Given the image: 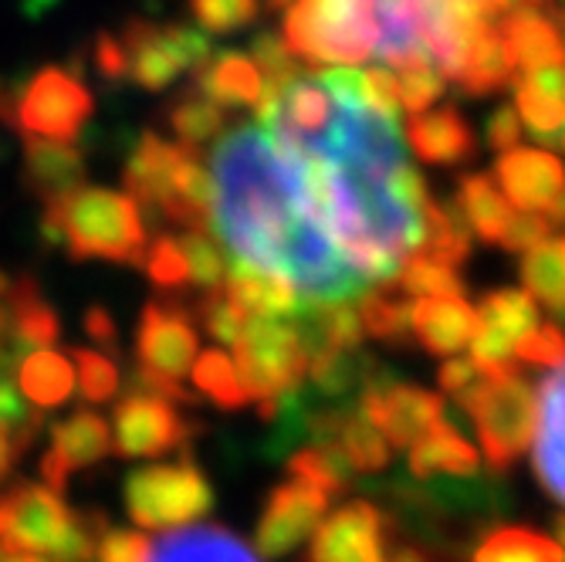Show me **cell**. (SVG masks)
<instances>
[{
    "label": "cell",
    "mask_w": 565,
    "mask_h": 562,
    "mask_svg": "<svg viewBox=\"0 0 565 562\" xmlns=\"http://www.w3.org/2000/svg\"><path fill=\"white\" fill-rule=\"evenodd\" d=\"M262 126L298 157L316 211L349 268L373 282H393L424 241L420 173L409 167L396 119L349 106L319 78H291L265 88Z\"/></svg>",
    "instance_id": "cell-1"
},
{
    "label": "cell",
    "mask_w": 565,
    "mask_h": 562,
    "mask_svg": "<svg viewBox=\"0 0 565 562\" xmlns=\"http://www.w3.org/2000/svg\"><path fill=\"white\" fill-rule=\"evenodd\" d=\"M211 221L237 265L285 278L308 301H339L370 285L326 231L305 170L265 126H237L211 152Z\"/></svg>",
    "instance_id": "cell-2"
},
{
    "label": "cell",
    "mask_w": 565,
    "mask_h": 562,
    "mask_svg": "<svg viewBox=\"0 0 565 562\" xmlns=\"http://www.w3.org/2000/svg\"><path fill=\"white\" fill-rule=\"evenodd\" d=\"M41 227L47 241L62 244L75 262L142 265L146 224L129 193L75 187L44 203Z\"/></svg>",
    "instance_id": "cell-3"
},
{
    "label": "cell",
    "mask_w": 565,
    "mask_h": 562,
    "mask_svg": "<svg viewBox=\"0 0 565 562\" xmlns=\"http://www.w3.org/2000/svg\"><path fill=\"white\" fill-rule=\"evenodd\" d=\"M122 180L146 211H157L186 231H211V177L190 146L142 132Z\"/></svg>",
    "instance_id": "cell-4"
},
{
    "label": "cell",
    "mask_w": 565,
    "mask_h": 562,
    "mask_svg": "<svg viewBox=\"0 0 565 562\" xmlns=\"http://www.w3.org/2000/svg\"><path fill=\"white\" fill-rule=\"evenodd\" d=\"M285 44L308 65L355 68L376 51L373 0H298L285 14Z\"/></svg>",
    "instance_id": "cell-5"
},
{
    "label": "cell",
    "mask_w": 565,
    "mask_h": 562,
    "mask_svg": "<svg viewBox=\"0 0 565 562\" xmlns=\"http://www.w3.org/2000/svg\"><path fill=\"white\" fill-rule=\"evenodd\" d=\"M196 329L193 312L177 298L146 301L139 332H136V363L139 383L152 393H163L177 403H190L193 393L183 386L196 363Z\"/></svg>",
    "instance_id": "cell-6"
},
{
    "label": "cell",
    "mask_w": 565,
    "mask_h": 562,
    "mask_svg": "<svg viewBox=\"0 0 565 562\" xmlns=\"http://www.w3.org/2000/svg\"><path fill=\"white\" fill-rule=\"evenodd\" d=\"M465 414L478 427L491 471H508L535 441L539 400L532 383L519 377V370L484 377Z\"/></svg>",
    "instance_id": "cell-7"
},
{
    "label": "cell",
    "mask_w": 565,
    "mask_h": 562,
    "mask_svg": "<svg viewBox=\"0 0 565 562\" xmlns=\"http://www.w3.org/2000/svg\"><path fill=\"white\" fill-rule=\"evenodd\" d=\"M211 508V481L203 478V471L190 457L173 465H146L126 478V512L142 532H163L200 522Z\"/></svg>",
    "instance_id": "cell-8"
},
{
    "label": "cell",
    "mask_w": 565,
    "mask_h": 562,
    "mask_svg": "<svg viewBox=\"0 0 565 562\" xmlns=\"http://www.w3.org/2000/svg\"><path fill=\"white\" fill-rule=\"evenodd\" d=\"M237 380L247 400H275L301 386L308 373V356L298 332L275 319H247L241 339L234 342Z\"/></svg>",
    "instance_id": "cell-9"
},
{
    "label": "cell",
    "mask_w": 565,
    "mask_h": 562,
    "mask_svg": "<svg viewBox=\"0 0 565 562\" xmlns=\"http://www.w3.org/2000/svg\"><path fill=\"white\" fill-rule=\"evenodd\" d=\"M126 51L129 78L149 92L170 88L180 75L200 72L211 62V41L203 31L183 24H149L129 21L119 34Z\"/></svg>",
    "instance_id": "cell-10"
},
{
    "label": "cell",
    "mask_w": 565,
    "mask_h": 562,
    "mask_svg": "<svg viewBox=\"0 0 565 562\" xmlns=\"http://www.w3.org/2000/svg\"><path fill=\"white\" fill-rule=\"evenodd\" d=\"M92 106V92L75 72L47 65L21 88L11 109V123L24 139L72 142L88 123Z\"/></svg>",
    "instance_id": "cell-11"
},
{
    "label": "cell",
    "mask_w": 565,
    "mask_h": 562,
    "mask_svg": "<svg viewBox=\"0 0 565 562\" xmlns=\"http://www.w3.org/2000/svg\"><path fill=\"white\" fill-rule=\"evenodd\" d=\"M193 427L177 411V400L136 390L126 400H119L113 414V447L122 457H160L190 441Z\"/></svg>",
    "instance_id": "cell-12"
},
{
    "label": "cell",
    "mask_w": 565,
    "mask_h": 562,
    "mask_svg": "<svg viewBox=\"0 0 565 562\" xmlns=\"http://www.w3.org/2000/svg\"><path fill=\"white\" fill-rule=\"evenodd\" d=\"M329 501L332 498L326 491L305 485L298 478L278 485L262 508L258 526H254V545H258V552L268 559L295 552L322 526V519L329 512Z\"/></svg>",
    "instance_id": "cell-13"
},
{
    "label": "cell",
    "mask_w": 565,
    "mask_h": 562,
    "mask_svg": "<svg viewBox=\"0 0 565 562\" xmlns=\"http://www.w3.org/2000/svg\"><path fill=\"white\" fill-rule=\"evenodd\" d=\"M359 406H363L366 417L373 421V427L383 434L390 447H414L447 414V406L437 393L409 386V383L370 386L359 396Z\"/></svg>",
    "instance_id": "cell-14"
},
{
    "label": "cell",
    "mask_w": 565,
    "mask_h": 562,
    "mask_svg": "<svg viewBox=\"0 0 565 562\" xmlns=\"http://www.w3.org/2000/svg\"><path fill=\"white\" fill-rule=\"evenodd\" d=\"M390 519L373 501H352L316 529L308 562H383Z\"/></svg>",
    "instance_id": "cell-15"
},
{
    "label": "cell",
    "mask_w": 565,
    "mask_h": 562,
    "mask_svg": "<svg viewBox=\"0 0 565 562\" xmlns=\"http://www.w3.org/2000/svg\"><path fill=\"white\" fill-rule=\"evenodd\" d=\"M113 454V427L95 411H75L51 431V447L41 462V478L47 488L65 491L72 471L92 468Z\"/></svg>",
    "instance_id": "cell-16"
},
{
    "label": "cell",
    "mask_w": 565,
    "mask_h": 562,
    "mask_svg": "<svg viewBox=\"0 0 565 562\" xmlns=\"http://www.w3.org/2000/svg\"><path fill=\"white\" fill-rule=\"evenodd\" d=\"M139 562H262V555L224 526L190 522L163 532H146Z\"/></svg>",
    "instance_id": "cell-17"
},
{
    "label": "cell",
    "mask_w": 565,
    "mask_h": 562,
    "mask_svg": "<svg viewBox=\"0 0 565 562\" xmlns=\"http://www.w3.org/2000/svg\"><path fill=\"white\" fill-rule=\"evenodd\" d=\"M498 180L504 187V200L522 211H545L565 190V167L548 149H508L498 160Z\"/></svg>",
    "instance_id": "cell-18"
},
{
    "label": "cell",
    "mask_w": 565,
    "mask_h": 562,
    "mask_svg": "<svg viewBox=\"0 0 565 562\" xmlns=\"http://www.w3.org/2000/svg\"><path fill=\"white\" fill-rule=\"evenodd\" d=\"M532 462L545 491L565 505V363L542 380Z\"/></svg>",
    "instance_id": "cell-19"
},
{
    "label": "cell",
    "mask_w": 565,
    "mask_h": 562,
    "mask_svg": "<svg viewBox=\"0 0 565 562\" xmlns=\"http://www.w3.org/2000/svg\"><path fill=\"white\" fill-rule=\"evenodd\" d=\"M515 85V113L542 139L565 152V65L525 72Z\"/></svg>",
    "instance_id": "cell-20"
},
{
    "label": "cell",
    "mask_w": 565,
    "mask_h": 562,
    "mask_svg": "<svg viewBox=\"0 0 565 562\" xmlns=\"http://www.w3.org/2000/svg\"><path fill=\"white\" fill-rule=\"evenodd\" d=\"M498 31L508 41L519 68L539 72V68L565 65V38L555 28V21L545 18L539 0H525V4H519L508 18H501Z\"/></svg>",
    "instance_id": "cell-21"
},
{
    "label": "cell",
    "mask_w": 565,
    "mask_h": 562,
    "mask_svg": "<svg viewBox=\"0 0 565 562\" xmlns=\"http://www.w3.org/2000/svg\"><path fill=\"white\" fill-rule=\"evenodd\" d=\"M409 329L434 356H457L478 332V309L465 298H420L409 309Z\"/></svg>",
    "instance_id": "cell-22"
},
{
    "label": "cell",
    "mask_w": 565,
    "mask_h": 562,
    "mask_svg": "<svg viewBox=\"0 0 565 562\" xmlns=\"http://www.w3.org/2000/svg\"><path fill=\"white\" fill-rule=\"evenodd\" d=\"M224 295L237 305V309L247 316V319H298L305 301L301 295L278 275L271 272H258V268H247V265H237L224 275Z\"/></svg>",
    "instance_id": "cell-23"
},
{
    "label": "cell",
    "mask_w": 565,
    "mask_h": 562,
    "mask_svg": "<svg viewBox=\"0 0 565 562\" xmlns=\"http://www.w3.org/2000/svg\"><path fill=\"white\" fill-rule=\"evenodd\" d=\"M406 139L424 163L434 167H454L475 157V132L457 109H427L409 116Z\"/></svg>",
    "instance_id": "cell-24"
},
{
    "label": "cell",
    "mask_w": 565,
    "mask_h": 562,
    "mask_svg": "<svg viewBox=\"0 0 565 562\" xmlns=\"http://www.w3.org/2000/svg\"><path fill=\"white\" fill-rule=\"evenodd\" d=\"M11 332H8V309L4 298H0V481L11 475V468L18 465V457L24 454V447L34 441L38 431V411L31 414L28 406L18 400L8 373H11Z\"/></svg>",
    "instance_id": "cell-25"
},
{
    "label": "cell",
    "mask_w": 565,
    "mask_h": 562,
    "mask_svg": "<svg viewBox=\"0 0 565 562\" xmlns=\"http://www.w3.org/2000/svg\"><path fill=\"white\" fill-rule=\"evenodd\" d=\"M409 475L414 478H434V475H447V478H478L481 475V457L478 450L468 444V437L460 434L457 421H450L444 414V421L409 447Z\"/></svg>",
    "instance_id": "cell-26"
},
{
    "label": "cell",
    "mask_w": 565,
    "mask_h": 562,
    "mask_svg": "<svg viewBox=\"0 0 565 562\" xmlns=\"http://www.w3.org/2000/svg\"><path fill=\"white\" fill-rule=\"evenodd\" d=\"M193 88L217 102L221 109H247L262 102L265 78L247 55L224 51V55H211V62L193 75Z\"/></svg>",
    "instance_id": "cell-27"
},
{
    "label": "cell",
    "mask_w": 565,
    "mask_h": 562,
    "mask_svg": "<svg viewBox=\"0 0 565 562\" xmlns=\"http://www.w3.org/2000/svg\"><path fill=\"white\" fill-rule=\"evenodd\" d=\"M82 177H85V157L72 142L24 139V183L44 203L82 187Z\"/></svg>",
    "instance_id": "cell-28"
},
{
    "label": "cell",
    "mask_w": 565,
    "mask_h": 562,
    "mask_svg": "<svg viewBox=\"0 0 565 562\" xmlns=\"http://www.w3.org/2000/svg\"><path fill=\"white\" fill-rule=\"evenodd\" d=\"M515 72H519V62H515V55H511L508 41L501 38V31L494 24H488L471 41L454 82L468 95H488V92H498V88L515 82Z\"/></svg>",
    "instance_id": "cell-29"
},
{
    "label": "cell",
    "mask_w": 565,
    "mask_h": 562,
    "mask_svg": "<svg viewBox=\"0 0 565 562\" xmlns=\"http://www.w3.org/2000/svg\"><path fill=\"white\" fill-rule=\"evenodd\" d=\"M18 390L21 396L34 406L38 414L55 411L58 403H65L75 390V373L65 356L55 349H31L21 356V363L14 367Z\"/></svg>",
    "instance_id": "cell-30"
},
{
    "label": "cell",
    "mask_w": 565,
    "mask_h": 562,
    "mask_svg": "<svg viewBox=\"0 0 565 562\" xmlns=\"http://www.w3.org/2000/svg\"><path fill=\"white\" fill-rule=\"evenodd\" d=\"M430 258L457 268L471 258V227L468 218L460 214L457 200H424V241L420 247Z\"/></svg>",
    "instance_id": "cell-31"
},
{
    "label": "cell",
    "mask_w": 565,
    "mask_h": 562,
    "mask_svg": "<svg viewBox=\"0 0 565 562\" xmlns=\"http://www.w3.org/2000/svg\"><path fill=\"white\" fill-rule=\"evenodd\" d=\"M457 208H460V214L468 218V227L481 241H494V244L501 241L511 218H515V214H511V203L504 200V193L484 173H471V177L460 180Z\"/></svg>",
    "instance_id": "cell-32"
},
{
    "label": "cell",
    "mask_w": 565,
    "mask_h": 562,
    "mask_svg": "<svg viewBox=\"0 0 565 562\" xmlns=\"http://www.w3.org/2000/svg\"><path fill=\"white\" fill-rule=\"evenodd\" d=\"M471 562H565L555 539L535 529L504 526L484 536V542L475 549Z\"/></svg>",
    "instance_id": "cell-33"
},
{
    "label": "cell",
    "mask_w": 565,
    "mask_h": 562,
    "mask_svg": "<svg viewBox=\"0 0 565 562\" xmlns=\"http://www.w3.org/2000/svg\"><path fill=\"white\" fill-rule=\"evenodd\" d=\"M409 309L414 305L406 301V295L393 282H386L383 291H363L355 301L363 332L390 346H403L409 339Z\"/></svg>",
    "instance_id": "cell-34"
},
{
    "label": "cell",
    "mask_w": 565,
    "mask_h": 562,
    "mask_svg": "<svg viewBox=\"0 0 565 562\" xmlns=\"http://www.w3.org/2000/svg\"><path fill=\"white\" fill-rule=\"evenodd\" d=\"M393 285L406 298H450V295L465 298V282H460V275L424 251L409 254V258L399 265V272L393 275Z\"/></svg>",
    "instance_id": "cell-35"
},
{
    "label": "cell",
    "mask_w": 565,
    "mask_h": 562,
    "mask_svg": "<svg viewBox=\"0 0 565 562\" xmlns=\"http://www.w3.org/2000/svg\"><path fill=\"white\" fill-rule=\"evenodd\" d=\"M224 126H227V109H221L217 102L200 95L196 88H190L183 98H177L170 106V129L190 149L211 142V139H221Z\"/></svg>",
    "instance_id": "cell-36"
},
{
    "label": "cell",
    "mask_w": 565,
    "mask_h": 562,
    "mask_svg": "<svg viewBox=\"0 0 565 562\" xmlns=\"http://www.w3.org/2000/svg\"><path fill=\"white\" fill-rule=\"evenodd\" d=\"M478 322L501 332L504 339L519 342L525 332H532L539 326V305L529 291L519 288H501L481 298L478 309Z\"/></svg>",
    "instance_id": "cell-37"
},
{
    "label": "cell",
    "mask_w": 565,
    "mask_h": 562,
    "mask_svg": "<svg viewBox=\"0 0 565 562\" xmlns=\"http://www.w3.org/2000/svg\"><path fill=\"white\" fill-rule=\"evenodd\" d=\"M190 377H193V386L203 396H211L221 411H241V406L247 403V393H244V386L237 380V370H234L231 356L224 349L200 352Z\"/></svg>",
    "instance_id": "cell-38"
},
{
    "label": "cell",
    "mask_w": 565,
    "mask_h": 562,
    "mask_svg": "<svg viewBox=\"0 0 565 562\" xmlns=\"http://www.w3.org/2000/svg\"><path fill=\"white\" fill-rule=\"evenodd\" d=\"M522 282L532 298H539L545 309L565 298V262L558 241H542L522 258Z\"/></svg>",
    "instance_id": "cell-39"
},
{
    "label": "cell",
    "mask_w": 565,
    "mask_h": 562,
    "mask_svg": "<svg viewBox=\"0 0 565 562\" xmlns=\"http://www.w3.org/2000/svg\"><path fill=\"white\" fill-rule=\"evenodd\" d=\"M183 254H186V265H190V285L200 288L203 295L224 288V275H227V262H224V251L221 244L211 237V231H186L183 237H177Z\"/></svg>",
    "instance_id": "cell-40"
},
{
    "label": "cell",
    "mask_w": 565,
    "mask_h": 562,
    "mask_svg": "<svg viewBox=\"0 0 565 562\" xmlns=\"http://www.w3.org/2000/svg\"><path fill=\"white\" fill-rule=\"evenodd\" d=\"M288 471H291V478L326 491L329 498H335L349 485V478H352V471L339 462L335 454H329L322 447H312V444L291 454Z\"/></svg>",
    "instance_id": "cell-41"
},
{
    "label": "cell",
    "mask_w": 565,
    "mask_h": 562,
    "mask_svg": "<svg viewBox=\"0 0 565 562\" xmlns=\"http://www.w3.org/2000/svg\"><path fill=\"white\" fill-rule=\"evenodd\" d=\"M142 265H146V275L149 282L163 288V291H183L190 288V265H186V254L180 247L177 237H157L146 254H142Z\"/></svg>",
    "instance_id": "cell-42"
},
{
    "label": "cell",
    "mask_w": 565,
    "mask_h": 562,
    "mask_svg": "<svg viewBox=\"0 0 565 562\" xmlns=\"http://www.w3.org/2000/svg\"><path fill=\"white\" fill-rule=\"evenodd\" d=\"M396 85H399V109H406L409 116L427 113L447 88L434 62H414L396 68Z\"/></svg>",
    "instance_id": "cell-43"
},
{
    "label": "cell",
    "mask_w": 565,
    "mask_h": 562,
    "mask_svg": "<svg viewBox=\"0 0 565 562\" xmlns=\"http://www.w3.org/2000/svg\"><path fill=\"white\" fill-rule=\"evenodd\" d=\"M190 11L207 34H234L258 21L262 0H190Z\"/></svg>",
    "instance_id": "cell-44"
},
{
    "label": "cell",
    "mask_w": 565,
    "mask_h": 562,
    "mask_svg": "<svg viewBox=\"0 0 565 562\" xmlns=\"http://www.w3.org/2000/svg\"><path fill=\"white\" fill-rule=\"evenodd\" d=\"M254 65H258L262 78H265V88H281L288 85L291 78L301 75L295 55L288 51L285 38H278L275 31H258L250 41V55H247Z\"/></svg>",
    "instance_id": "cell-45"
},
{
    "label": "cell",
    "mask_w": 565,
    "mask_h": 562,
    "mask_svg": "<svg viewBox=\"0 0 565 562\" xmlns=\"http://www.w3.org/2000/svg\"><path fill=\"white\" fill-rule=\"evenodd\" d=\"M200 322H203V329H207L221 346H234L237 339H241V332H244V326H247V316L237 309V305L224 295V288H217V291H207L203 295V301H200Z\"/></svg>",
    "instance_id": "cell-46"
},
{
    "label": "cell",
    "mask_w": 565,
    "mask_h": 562,
    "mask_svg": "<svg viewBox=\"0 0 565 562\" xmlns=\"http://www.w3.org/2000/svg\"><path fill=\"white\" fill-rule=\"evenodd\" d=\"M78 386L88 403H106L119 393V367L95 349H78Z\"/></svg>",
    "instance_id": "cell-47"
},
{
    "label": "cell",
    "mask_w": 565,
    "mask_h": 562,
    "mask_svg": "<svg viewBox=\"0 0 565 562\" xmlns=\"http://www.w3.org/2000/svg\"><path fill=\"white\" fill-rule=\"evenodd\" d=\"M355 95H359V106L370 113H380L386 119H396L399 113V85H396V72L390 68L355 72Z\"/></svg>",
    "instance_id": "cell-48"
},
{
    "label": "cell",
    "mask_w": 565,
    "mask_h": 562,
    "mask_svg": "<svg viewBox=\"0 0 565 562\" xmlns=\"http://www.w3.org/2000/svg\"><path fill=\"white\" fill-rule=\"evenodd\" d=\"M515 356L525 363L555 370V367L565 363V336H562L558 326H535L532 332H525L515 342Z\"/></svg>",
    "instance_id": "cell-49"
},
{
    "label": "cell",
    "mask_w": 565,
    "mask_h": 562,
    "mask_svg": "<svg viewBox=\"0 0 565 562\" xmlns=\"http://www.w3.org/2000/svg\"><path fill=\"white\" fill-rule=\"evenodd\" d=\"M437 383L440 390L457 403V411H468L471 396L478 393V386L484 383L481 380V370L475 367V360H465V356H457V360H447L437 373Z\"/></svg>",
    "instance_id": "cell-50"
},
{
    "label": "cell",
    "mask_w": 565,
    "mask_h": 562,
    "mask_svg": "<svg viewBox=\"0 0 565 562\" xmlns=\"http://www.w3.org/2000/svg\"><path fill=\"white\" fill-rule=\"evenodd\" d=\"M548 234H552V221L542 211H522V214L511 218V224L504 227V234H501L498 244L504 251H522L525 254L535 244L548 241Z\"/></svg>",
    "instance_id": "cell-51"
},
{
    "label": "cell",
    "mask_w": 565,
    "mask_h": 562,
    "mask_svg": "<svg viewBox=\"0 0 565 562\" xmlns=\"http://www.w3.org/2000/svg\"><path fill=\"white\" fill-rule=\"evenodd\" d=\"M484 132H488L491 149H498V152L515 149V146H519V139H522V119H519L515 106H498V109L488 116Z\"/></svg>",
    "instance_id": "cell-52"
},
{
    "label": "cell",
    "mask_w": 565,
    "mask_h": 562,
    "mask_svg": "<svg viewBox=\"0 0 565 562\" xmlns=\"http://www.w3.org/2000/svg\"><path fill=\"white\" fill-rule=\"evenodd\" d=\"M95 65H98L102 78H109V82H122V78H129V68H126V51H122L119 34H113V31L98 34V41H95Z\"/></svg>",
    "instance_id": "cell-53"
},
{
    "label": "cell",
    "mask_w": 565,
    "mask_h": 562,
    "mask_svg": "<svg viewBox=\"0 0 565 562\" xmlns=\"http://www.w3.org/2000/svg\"><path fill=\"white\" fill-rule=\"evenodd\" d=\"M85 329L92 332V339L95 342H102V346H116V326H113V319L102 312V309H92L88 316H85Z\"/></svg>",
    "instance_id": "cell-54"
},
{
    "label": "cell",
    "mask_w": 565,
    "mask_h": 562,
    "mask_svg": "<svg viewBox=\"0 0 565 562\" xmlns=\"http://www.w3.org/2000/svg\"><path fill=\"white\" fill-rule=\"evenodd\" d=\"M0 562H51V559H44V555H31V552H18V549L0 545Z\"/></svg>",
    "instance_id": "cell-55"
},
{
    "label": "cell",
    "mask_w": 565,
    "mask_h": 562,
    "mask_svg": "<svg viewBox=\"0 0 565 562\" xmlns=\"http://www.w3.org/2000/svg\"><path fill=\"white\" fill-rule=\"evenodd\" d=\"M383 562H430L420 549H409V545H403V549H396L390 559H383Z\"/></svg>",
    "instance_id": "cell-56"
},
{
    "label": "cell",
    "mask_w": 565,
    "mask_h": 562,
    "mask_svg": "<svg viewBox=\"0 0 565 562\" xmlns=\"http://www.w3.org/2000/svg\"><path fill=\"white\" fill-rule=\"evenodd\" d=\"M548 316H552L555 322H562V326H565V298H562V301H555V305H548Z\"/></svg>",
    "instance_id": "cell-57"
},
{
    "label": "cell",
    "mask_w": 565,
    "mask_h": 562,
    "mask_svg": "<svg viewBox=\"0 0 565 562\" xmlns=\"http://www.w3.org/2000/svg\"><path fill=\"white\" fill-rule=\"evenodd\" d=\"M555 542H558V549H562V555H565V516L555 522Z\"/></svg>",
    "instance_id": "cell-58"
},
{
    "label": "cell",
    "mask_w": 565,
    "mask_h": 562,
    "mask_svg": "<svg viewBox=\"0 0 565 562\" xmlns=\"http://www.w3.org/2000/svg\"><path fill=\"white\" fill-rule=\"evenodd\" d=\"M265 4H268L271 11H288L291 4H298V0H265Z\"/></svg>",
    "instance_id": "cell-59"
},
{
    "label": "cell",
    "mask_w": 565,
    "mask_h": 562,
    "mask_svg": "<svg viewBox=\"0 0 565 562\" xmlns=\"http://www.w3.org/2000/svg\"><path fill=\"white\" fill-rule=\"evenodd\" d=\"M555 18H558V21L565 24V0H558V8H555Z\"/></svg>",
    "instance_id": "cell-60"
},
{
    "label": "cell",
    "mask_w": 565,
    "mask_h": 562,
    "mask_svg": "<svg viewBox=\"0 0 565 562\" xmlns=\"http://www.w3.org/2000/svg\"><path fill=\"white\" fill-rule=\"evenodd\" d=\"M558 251H562V262H565V237H558Z\"/></svg>",
    "instance_id": "cell-61"
},
{
    "label": "cell",
    "mask_w": 565,
    "mask_h": 562,
    "mask_svg": "<svg viewBox=\"0 0 565 562\" xmlns=\"http://www.w3.org/2000/svg\"><path fill=\"white\" fill-rule=\"evenodd\" d=\"M0 116H4V98H0Z\"/></svg>",
    "instance_id": "cell-62"
}]
</instances>
